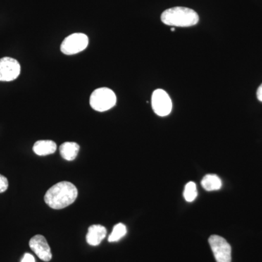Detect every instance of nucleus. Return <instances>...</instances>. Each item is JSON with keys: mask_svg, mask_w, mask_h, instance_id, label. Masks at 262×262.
I'll return each instance as SVG.
<instances>
[{"mask_svg": "<svg viewBox=\"0 0 262 262\" xmlns=\"http://www.w3.org/2000/svg\"><path fill=\"white\" fill-rule=\"evenodd\" d=\"M77 195L78 190L72 183L61 182L48 189L44 200L50 208L60 210L72 205Z\"/></svg>", "mask_w": 262, "mask_h": 262, "instance_id": "f257e3e1", "label": "nucleus"}, {"mask_svg": "<svg viewBox=\"0 0 262 262\" xmlns=\"http://www.w3.org/2000/svg\"><path fill=\"white\" fill-rule=\"evenodd\" d=\"M163 24L179 27H189L199 21V15L194 10L184 7H175L165 10L161 15Z\"/></svg>", "mask_w": 262, "mask_h": 262, "instance_id": "f03ea898", "label": "nucleus"}, {"mask_svg": "<svg viewBox=\"0 0 262 262\" xmlns=\"http://www.w3.org/2000/svg\"><path fill=\"white\" fill-rule=\"evenodd\" d=\"M117 103L116 95L111 89L101 88L95 90L90 97V104L96 111L103 113L114 107Z\"/></svg>", "mask_w": 262, "mask_h": 262, "instance_id": "7ed1b4c3", "label": "nucleus"}, {"mask_svg": "<svg viewBox=\"0 0 262 262\" xmlns=\"http://www.w3.org/2000/svg\"><path fill=\"white\" fill-rule=\"evenodd\" d=\"M89 37L82 33H75L63 39L61 45V51L63 54H77L86 49L89 46Z\"/></svg>", "mask_w": 262, "mask_h": 262, "instance_id": "20e7f679", "label": "nucleus"}, {"mask_svg": "<svg viewBox=\"0 0 262 262\" xmlns=\"http://www.w3.org/2000/svg\"><path fill=\"white\" fill-rule=\"evenodd\" d=\"M216 262H232V248L223 237L212 235L208 239Z\"/></svg>", "mask_w": 262, "mask_h": 262, "instance_id": "39448f33", "label": "nucleus"}, {"mask_svg": "<svg viewBox=\"0 0 262 262\" xmlns=\"http://www.w3.org/2000/svg\"><path fill=\"white\" fill-rule=\"evenodd\" d=\"M151 106L155 113L160 117H165L171 113L172 101L170 96L162 89H158L151 96Z\"/></svg>", "mask_w": 262, "mask_h": 262, "instance_id": "423d86ee", "label": "nucleus"}, {"mask_svg": "<svg viewBox=\"0 0 262 262\" xmlns=\"http://www.w3.org/2000/svg\"><path fill=\"white\" fill-rule=\"evenodd\" d=\"M20 73V63L10 57L0 58V81L10 82L18 78Z\"/></svg>", "mask_w": 262, "mask_h": 262, "instance_id": "0eeeda50", "label": "nucleus"}, {"mask_svg": "<svg viewBox=\"0 0 262 262\" xmlns=\"http://www.w3.org/2000/svg\"><path fill=\"white\" fill-rule=\"evenodd\" d=\"M29 246L43 261L48 262L52 259L51 249L44 236L41 234L34 236L29 241Z\"/></svg>", "mask_w": 262, "mask_h": 262, "instance_id": "6e6552de", "label": "nucleus"}, {"mask_svg": "<svg viewBox=\"0 0 262 262\" xmlns=\"http://www.w3.org/2000/svg\"><path fill=\"white\" fill-rule=\"evenodd\" d=\"M107 231L102 225H94L91 226L86 234V241L90 246H97L106 237Z\"/></svg>", "mask_w": 262, "mask_h": 262, "instance_id": "1a4fd4ad", "label": "nucleus"}, {"mask_svg": "<svg viewBox=\"0 0 262 262\" xmlns=\"http://www.w3.org/2000/svg\"><path fill=\"white\" fill-rule=\"evenodd\" d=\"M57 145L54 141L51 140L38 141L33 146V151L39 156H46L53 154L56 151Z\"/></svg>", "mask_w": 262, "mask_h": 262, "instance_id": "9d476101", "label": "nucleus"}, {"mask_svg": "<svg viewBox=\"0 0 262 262\" xmlns=\"http://www.w3.org/2000/svg\"><path fill=\"white\" fill-rule=\"evenodd\" d=\"M59 151L63 159L72 161L77 158L80 151V146L75 142H65L60 146Z\"/></svg>", "mask_w": 262, "mask_h": 262, "instance_id": "9b49d317", "label": "nucleus"}, {"mask_svg": "<svg viewBox=\"0 0 262 262\" xmlns=\"http://www.w3.org/2000/svg\"><path fill=\"white\" fill-rule=\"evenodd\" d=\"M201 185L208 192H211L220 189L222 188V182L218 176L208 174L202 179Z\"/></svg>", "mask_w": 262, "mask_h": 262, "instance_id": "f8f14e48", "label": "nucleus"}, {"mask_svg": "<svg viewBox=\"0 0 262 262\" xmlns=\"http://www.w3.org/2000/svg\"><path fill=\"white\" fill-rule=\"evenodd\" d=\"M127 234V228L125 225L122 223L117 224L114 227L113 232L108 237V242H117Z\"/></svg>", "mask_w": 262, "mask_h": 262, "instance_id": "ddd939ff", "label": "nucleus"}, {"mask_svg": "<svg viewBox=\"0 0 262 262\" xmlns=\"http://www.w3.org/2000/svg\"><path fill=\"white\" fill-rule=\"evenodd\" d=\"M198 196L196 184L194 182H190L187 184L184 190V199L189 203L193 202Z\"/></svg>", "mask_w": 262, "mask_h": 262, "instance_id": "4468645a", "label": "nucleus"}, {"mask_svg": "<svg viewBox=\"0 0 262 262\" xmlns=\"http://www.w3.org/2000/svg\"><path fill=\"white\" fill-rule=\"evenodd\" d=\"M8 188V179L0 174V193L5 192Z\"/></svg>", "mask_w": 262, "mask_h": 262, "instance_id": "2eb2a0df", "label": "nucleus"}, {"mask_svg": "<svg viewBox=\"0 0 262 262\" xmlns=\"http://www.w3.org/2000/svg\"><path fill=\"white\" fill-rule=\"evenodd\" d=\"M21 262H35V258L30 253H25Z\"/></svg>", "mask_w": 262, "mask_h": 262, "instance_id": "dca6fc26", "label": "nucleus"}, {"mask_svg": "<svg viewBox=\"0 0 262 262\" xmlns=\"http://www.w3.org/2000/svg\"><path fill=\"white\" fill-rule=\"evenodd\" d=\"M256 95H257L258 101H261L262 102V84L258 87Z\"/></svg>", "mask_w": 262, "mask_h": 262, "instance_id": "f3484780", "label": "nucleus"}, {"mask_svg": "<svg viewBox=\"0 0 262 262\" xmlns=\"http://www.w3.org/2000/svg\"><path fill=\"white\" fill-rule=\"evenodd\" d=\"M171 31H172V32H174V31H175V29L172 28Z\"/></svg>", "mask_w": 262, "mask_h": 262, "instance_id": "a211bd4d", "label": "nucleus"}]
</instances>
